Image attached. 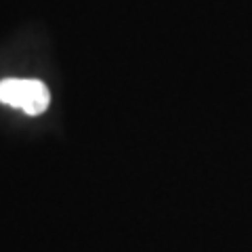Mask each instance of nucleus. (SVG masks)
Wrapping results in <instances>:
<instances>
[{"instance_id":"1","label":"nucleus","mask_w":252,"mask_h":252,"mask_svg":"<svg viewBox=\"0 0 252 252\" xmlns=\"http://www.w3.org/2000/svg\"><path fill=\"white\" fill-rule=\"evenodd\" d=\"M0 101L6 105L19 107L30 116H38L49 107L51 93L40 80L6 78L0 82Z\"/></svg>"}]
</instances>
